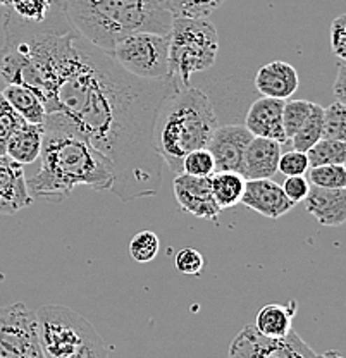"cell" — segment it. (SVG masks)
<instances>
[{
  "label": "cell",
  "mask_w": 346,
  "mask_h": 358,
  "mask_svg": "<svg viewBox=\"0 0 346 358\" xmlns=\"http://www.w3.org/2000/svg\"><path fill=\"white\" fill-rule=\"evenodd\" d=\"M241 203L264 217L276 221L284 214L291 212L296 203L286 196L284 189L273 179H252L245 186Z\"/></svg>",
  "instance_id": "cell-12"
},
{
  "label": "cell",
  "mask_w": 346,
  "mask_h": 358,
  "mask_svg": "<svg viewBox=\"0 0 346 358\" xmlns=\"http://www.w3.org/2000/svg\"><path fill=\"white\" fill-rule=\"evenodd\" d=\"M254 134L241 124H219L208 150L215 162V173H241L243 157Z\"/></svg>",
  "instance_id": "cell-11"
},
{
  "label": "cell",
  "mask_w": 346,
  "mask_h": 358,
  "mask_svg": "<svg viewBox=\"0 0 346 358\" xmlns=\"http://www.w3.org/2000/svg\"><path fill=\"white\" fill-rule=\"evenodd\" d=\"M0 6H3V7L10 6V0H0Z\"/></svg>",
  "instance_id": "cell-38"
},
{
  "label": "cell",
  "mask_w": 346,
  "mask_h": 358,
  "mask_svg": "<svg viewBox=\"0 0 346 358\" xmlns=\"http://www.w3.org/2000/svg\"><path fill=\"white\" fill-rule=\"evenodd\" d=\"M23 166L0 155V214L14 215L33 203Z\"/></svg>",
  "instance_id": "cell-14"
},
{
  "label": "cell",
  "mask_w": 346,
  "mask_h": 358,
  "mask_svg": "<svg viewBox=\"0 0 346 358\" xmlns=\"http://www.w3.org/2000/svg\"><path fill=\"white\" fill-rule=\"evenodd\" d=\"M303 201L308 214L322 226L338 227L346 222V188L327 189L310 186Z\"/></svg>",
  "instance_id": "cell-17"
},
{
  "label": "cell",
  "mask_w": 346,
  "mask_h": 358,
  "mask_svg": "<svg viewBox=\"0 0 346 358\" xmlns=\"http://www.w3.org/2000/svg\"><path fill=\"white\" fill-rule=\"evenodd\" d=\"M282 145L269 138H252L243 157L241 176L247 181L252 179H273L277 173Z\"/></svg>",
  "instance_id": "cell-15"
},
{
  "label": "cell",
  "mask_w": 346,
  "mask_h": 358,
  "mask_svg": "<svg viewBox=\"0 0 346 358\" xmlns=\"http://www.w3.org/2000/svg\"><path fill=\"white\" fill-rule=\"evenodd\" d=\"M307 179L310 186L327 189L346 188L345 166H317L307 171Z\"/></svg>",
  "instance_id": "cell-27"
},
{
  "label": "cell",
  "mask_w": 346,
  "mask_h": 358,
  "mask_svg": "<svg viewBox=\"0 0 346 358\" xmlns=\"http://www.w3.org/2000/svg\"><path fill=\"white\" fill-rule=\"evenodd\" d=\"M345 169H346V162H345Z\"/></svg>",
  "instance_id": "cell-39"
},
{
  "label": "cell",
  "mask_w": 346,
  "mask_h": 358,
  "mask_svg": "<svg viewBox=\"0 0 346 358\" xmlns=\"http://www.w3.org/2000/svg\"><path fill=\"white\" fill-rule=\"evenodd\" d=\"M66 13L78 35L107 54L135 33L171 35L174 20L166 0H66Z\"/></svg>",
  "instance_id": "cell-3"
},
{
  "label": "cell",
  "mask_w": 346,
  "mask_h": 358,
  "mask_svg": "<svg viewBox=\"0 0 346 358\" xmlns=\"http://www.w3.org/2000/svg\"><path fill=\"white\" fill-rule=\"evenodd\" d=\"M210 185L215 203L219 205L221 210H226V208H233L238 203H241L247 179L241 176L240 173L226 171V173L212 174Z\"/></svg>",
  "instance_id": "cell-21"
},
{
  "label": "cell",
  "mask_w": 346,
  "mask_h": 358,
  "mask_svg": "<svg viewBox=\"0 0 346 358\" xmlns=\"http://www.w3.org/2000/svg\"><path fill=\"white\" fill-rule=\"evenodd\" d=\"M3 99L7 100L10 107L31 124H43L47 117L45 106L42 99L33 88L24 85H7L2 92Z\"/></svg>",
  "instance_id": "cell-20"
},
{
  "label": "cell",
  "mask_w": 346,
  "mask_h": 358,
  "mask_svg": "<svg viewBox=\"0 0 346 358\" xmlns=\"http://www.w3.org/2000/svg\"><path fill=\"white\" fill-rule=\"evenodd\" d=\"M24 122V119L7 103L2 92H0V155H6V148L10 136H13Z\"/></svg>",
  "instance_id": "cell-30"
},
{
  "label": "cell",
  "mask_w": 346,
  "mask_h": 358,
  "mask_svg": "<svg viewBox=\"0 0 346 358\" xmlns=\"http://www.w3.org/2000/svg\"><path fill=\"white\" fill-rule=\"evenodd\" d=\"M298 310V303L289 300L288 303H267L257 313L254 326L260 334L267 338H284L293 331V317Z\"/></svg>",
  "instance_id": "cell-19"
},
{
  "label": "cell",
  "mask_w": 346,
  "mask_h": 358,
  "mask_svg": "<svg viewBox=\"0 0 346 358\" xmlns=\"http://www.w3.org/2000/svg\"><path fill=\"white\" fill-rule=\"evenodd\" d=\"M300 87L296 69L284 61H274L262 66L255 74V88L264 96L276 100H288Z\"/></svg>",
  "instance_id": "cell-16"
},
{
  "label": "cell",
  "mask_w": 346,
  "mask_h": 358,
  "mask_svg": "<svg viewBox=\"0 0 346 358\" xmlns=\"http://www.w3.org/2000/svg\"><path fill=\"white\" fill-rule=\"evenodd\" d=\"M333 92L334 96L338 99V102L346 106V62H343V64L338 67V76L336 81H334Z\"/></svg>",
  "instance_id": "cell-36"
},
{
  "label": "cell",
  "mask_w": 346,
  "mask_h": 358,
  "mask_svg": "<svg viewBox=\"0 0 346 358\" xmlns=\"http://www.w3.org/2000/svg\"><path fill=\"white\" fill-rule=\"evenodd\" d=\"M174 199L185 214L207 221H217L221 208L212 195L210 178H195L181 173L173 179Z\"/></svg>",
  "instance_id": "cell-10"
},
{
  "label": "cell",
  "mask_w": 346,
  "mask_h": 358,
  "mask_svg": "<svg viewBox=\"0 0 346 358\" xmlns=\"http://www.w3.org/2000/svg\"><path fill=\"white\" fill-rule=\"evenodd\" d=\"M183 173L195 178H210L215 173V162L208 148L189 152L183 160Z\"/></svg>",
  "instance_id": "cell-31"
},
{
  "label": "cell",
  "mask_w": 346,
  "mask_h": 358,
  "mask_svg": "<svg viewBox=\"0 0 346 358\" xmlns=\"http://www.w3.org/2000/svg\"><path fill=\"white\" fill-rule=\"evenodd\" d=\"M174 267L183 275H199L206 267V259L196 248H183L176 253Z\"/></svg>",
  "instance_id": "cell-32"
},
{
  "label": "cell",
  "mask_w": 346,
  "mask_h": 358,
  "mask_svg": "<svg viewBox=\"0 0 346 358\" xmlns=\"http://www.w3.org/2000/svg\"><path fill=\"white\" fill-rule=\"evenodd\" d=\"M315 358H346V357L341 355L340 352H334V350H331V352L321 353V355H317Z\"/></svg>",
  "instance_id": "cell-37"
},
{
  "label": "cell",
  "mask_w": 346,
  "mask_h": 358,
  "mask_svg": "<svg viewBox=\"0 0 346 358\" xmlns=\"http://www.w3.org/2000/svg\"><path fill=\"white\" fill-rule=\"evenodd\" d=\"M317 353L291 331L284 338H267L255 326H245L229 346L228 358H315Z\"/></svg>",
  "instance_id": "cell-9"
},
{
  "label": "cell",
  "mask_w": 346,
  "mask_h": 358,
  "mask_svg": "<svg viewBox=\"0 0 346 358\" xmlns=\"http://www.w3.org/2000/svg\"><path fill=\"white\" fill-rule=\"evenodd\" d=\"M43 129L40 169L26 179L33 200L62 201L78 186H88L95 192L113 189L114 164L62 115L47 114Z\"/></svg>",
  "instance_id": "cell-2"
},
{
  "label": "cell",
  "mask_w": 346,
  "mask_h": 358,
  "mask_svg": "<svg viewBox=\"0 0 346 358\" xmlns=\"http://www.w3.org/2000/svg\"><path fill=\"white\" fill-rule=\"evenodd\" d=\"M219 52V35L208 20L174 17L169 36V76L188 87L193 74L210 69Z\"/></svg>",
  "instance_id": "cell-6"
},
{
  "label": "cell",
  "mask_w": 346,
  "mask_h": 358,
  "mask_svg": "<svg viewBox=\"0 0 346 358\" xmlns=\"http://www.w3.org/2000/svg\"><path fill=\"white\" fill-rule=\"evenodd\" d=\"M314 102L310 100H286L284 109H282V126L288 140L295 136L296 131L303 126L310 115Z\"/></svg>",
  "instance_id": "cell-26"
},
{
  "label": "cell",
  "mask_w": 346,
  "mask_h": 358,
  "mask_svg": "<svg viewBox=\"0 0 346 358\" xmlns=\"http://www.w3.org/2000/svg\"><path fill=\"white\" fill-rule=\"evenodd\" d=\"M282 109H284V100L262 99L255 100L245 115V128L257 138H269L284 145L288 143V136L282 126Z\"/></svg>",
  "instance_id": "cell-13"
},
{
  "label": "cell",
  "mask_w": 346,
  "mask_h": 358,
  "mask_svg": "<svg viewBox=\"0 0 346 358\" xmlns=\"http://www.w3.org/2000/svg\"><path fill=\"white\" fill-rule=\"evenodd\" d=\"M327 140H338L346 143V106L341 102L331 103L324 109V134Z\"/></svg>",
  "instance_id": "cell-29"
},
{
  "label": "cell",
  "mask_w": 346,
  "mask_h": 358,
  "mask_svg": "<svg viewBox=\"0 0 346 358\" xmlns=\"http://www.w3.org/2000/svg\"><path fill=\"white\" fill-rule=\"evenodd\" d=\"M38 339L45 358H109V352L88 319L62 305L36 310Z\"/></svg>",
  "instance_id": "cell-5"
},
{
  "label": "cell",
  "mask_w": 346,
  "mask_h": 358,
  "mask_svg": "<svg viewBox=\"0 0 346 358\" xmlns=\"http://www.w3.org/2000/svg\"><path fill=\"white\" fill-rule=\"evenodd\" d=\"M310 167L317 166H345L346 162V143L338 140H319L307 152Z\"/></svg>",
  "instance_id": "cell-24"
},
{
  "label": "cell",
  "mask_w": 346,
  "mask_h": 358,
  "mask_svg": "<svg viewBox=\"0 0 346 358\" xmlns=\"http://www.w3.org/2000/svg\"><path fill=\"white\" fill-rule=\"evenodd\" d=\"M43 136H45L43 124L24 122V124L10 136L6 148V155L9 157V159H13L14 162L21 164V166H29V164L36 162V159H40Z\"/></svg>",
  "instance_id": "cell-18"
},
{
  "label": "cell",
  "mask_w": 346,
  "mask_h": 358,
  "mask_svg": "<svg viewBox=\"0 0 346 358\" xmlns=\"http://www.w3.org/2000/svg\"><path fill=\"white\" fill-rule=\"evenodd\" d=\"M173 17L207 20L224 3V0H166Z\"/></svg>",
  "instance_id": "cell-25"
},
{
  "label": "cell",
  "mask_w": 346,
  "mask_h": 358,
  "mask_svg": "<svg viewBox=\"0 0 346 358\" xmlns=\"http://www.w3.org/2000/svg\"><path fill=\"white\" fill-rule=\"evenodd\" d=\"M64 3L66 0H10V6L7 7L20 20L31 24H42Z\"/></svg>",
  "instance_id": "cell-22"
},
{
  "label": "cell",
  "mask_w": 346,
  "mask_h": 358,
  "mask_svg": "<svg viewBox=\"0 0 346 358\" xmlns=\"http://www.w3.org/2000/svg\"><path fill=\"white\" fill-rule=\"evenodd\" d=\"M286 196L293 201V203H298L307 199L308 192H310V182L305 176H291L286 178L284 185H282Z\"/></svg>",
  "instance_id": "cell-35"
},
{
  "label": "cell",
  "mask_w": 346,
  "mask_h": 358,
  "mask_svg": "<svg viewBox=\"0 0 346 358\" xmlns=\"http://www.w3.org/2000/svg\"><path fill=\"white\" fill-rule=\"evenodd\" d=\"M308 169H310V162H308V157L305 152H284L281 155V159H279L277 171L281 174H284L286 178L305 176Z\"/></svg>",
  "instance_id": "cell-33"
},
{
  "label": "cell",
  "mask_w": 346,
  "mask_h": 358,
  "mask_svg": "<svg viewBox=\"0 0 346 358\" xmlns=\"http://www.w3.org/2000/svg\"><path fill=\"white\" fill-rule=\"evenodd\" d=\"M173 78L141 80L113 54L78 35L59 66L55 109L114 164L110 193L122 201L159 195L162 159L154 129L162 103L180 90Z\"/></svg>",
  "instance_id": "cell-1"
},
{
  "label": "cell",
  "mask_w": 346,
  "mask_h": 358,
  "mask_svg": "<svg viewBox=\"0 0 346 358\" xmlns=\"http://www.w3.org/2000/svg\"><path fill=\"white\" fill-rule=\"evenodd\" d=\"M161 250V240L154 231H140L129 241V255L135 262L148 264L159 255Z\"/></svg>",
  "instance_id": "cell-28"
},
{
  "label": "cell",
  "mask_w": 346,
  "mask_h": 358,
  "mask_svg": "<svg viewBox=\"0 0 346 358\" xmlns=\"http://www.w3.org/2000/svg\"><path fill=\"white\" fill-rule=\"evenodd\" d=\"M169 36L159 33H135L115 45L113 57L126 73L141 80L171 78Z\"/></svg>",
  "instance_id": "cell-7"
},
{
  "label": "cell",
  "mask_w": 346,
  "mask_h": 358,
  "mask_svg": "<svg viewBox=\"0 0 346 358\" xmlns=\"http://www.w3.org/2000/svg\"><path fill=\"white\" fill-rule=\"evenodd\" d=\"M331 50L338 59L346 62V14L331 22Z\"/></svg>",
  "instance_id": "cell-34"
},
{
  "label": "cell",
  "mask_w": 346,
  "mask_h": 358,
  "mask_svg": "<svg viewBox=\"0 0 346 358\" xmlns=\"http://www.w3.org/2000/svg\"><path fill=\"white\" fill-rule=\"evenodd\" d=\"M36 312L24 303L0 308V358H42Z\"/></svg>",
  "instance_id": "cell-8"
},
{
  "label": "cell",
  "mask_w": 346,
  "mask_h": 358,
  "mask_svg": "<svg viewBox=\"0 0 346 358\" xmlns=\"http://www.w3.org/2000/svg\"><path fill=\"white\" fill-rule=\"evenodd\" d=\"M217 128L219 117L210 96L199 88H180L162 103L157 114L155 150L174 174H181L185 157L208 148Z\"/></svg>",
  "instance_id": "cell-4"
},
{
  "label": "cell",
  "mask_w": 346,
  "mask_h": 358,
  "mask_svg": "<svg viewBox=\"0 0 346 358\" xmlns=\"http://www.w3.org/2000/svg\"><path fill=\"white\" fill-rule=\"evenodd\" d=\"M324 134V107L319 103H314L312 107L310 115H308L307 121L303 122V126L296 131L295 136L291 138L293 150L305 152L307 154L319 140H322Z\"/></svg>",
  "instance_id": "cell-23"
}]
</instances>
